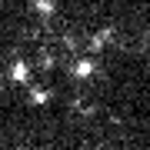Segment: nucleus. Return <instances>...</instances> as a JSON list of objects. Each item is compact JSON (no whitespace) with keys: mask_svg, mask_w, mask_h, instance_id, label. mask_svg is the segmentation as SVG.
<instances>
[{"mask_svg":"<svg viewBox=\"0 0 150 150\" xmlns=\"http://www.w3.org/2000/svg\"><path fill=\"white\" fill-rule=\"evenodd\" d=\"M47 97H50L47 90H37V93H30V100H33V103H47Z\"/></svg>","mask_w":150,"mask_h":150,"instance_id":"obj_4","label":"nucleus"},{"mask_svg":"<svg viewBox=\"0 0 150 150\" xmlns=\"http://www.w3.org/2000/svg\"><path fill=\"white\" fill-rule=\"evenodd\" d=\"M13 80H20V83L27 80V64H17L13 67Z\"/></svg>","mask_w":150,"mask_h":150,"instance_id":"obj_3","label":"nucleus"},{"mask_svg":"<svg viewBox=\"0 0 150 150\" xmlns=\"http://www.w3.org/2000/svg\"><path fill=\"white\" fill-rule=\"evenodd\" d=\"M33 10L43 13V17H50L54 13V0H33Z\"/></svg>","mask_w":150,"mask_h":150,"instance_id":"obj_1","label":"nucleus"},{"mask_svg":"<svg viewBox=\"0 0 150 150\" xmlns=\"http://www.w3.org/2000/svg\"><path fill=\"white\" fill-rule=\"evenodd\" d=\"M74 74H77V77H90V74H93V60H80V64L74 67Z\"/></svg>","mask_w":150,"mask_h":150,"instance_id":"obj_2","label":"nucleus"}]
</instances>
